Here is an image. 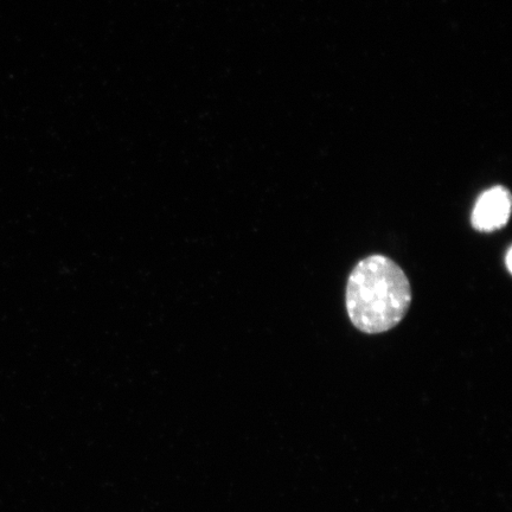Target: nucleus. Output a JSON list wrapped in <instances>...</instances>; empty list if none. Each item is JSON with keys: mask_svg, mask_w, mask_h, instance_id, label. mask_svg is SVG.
Segmentation results:
<instances>
[{"mask_svg": "<svg viewBox=\"0 0 512 512\" xmlns=\"http://www.w3.org/2000/svg\"><path fill=\"white\" fill-rule=\"evenodd\" d=\"M412 303L411 284L392 259L371 255L358 262L347 286L351 323L364 334H382L406 317Z\"/></svg>", "mask_w": 512, "mask_h": 512, "instance_id": "1", "label": "nucleus"}, {"mask_svg": "<svg viewBox=\"0 0 512 512\" xmlns=\"http://www.w3.org/2000/svg\"><path fill=\"white\" fill-rule=\"evenodd\" d=\"M511 252H512V249L511 247L508 249V252H507V258H505V262H507V268H508V271L511 273V258H512V255H511Z\"/></svg>", "mask_w": 512, "mask_h": 512, "instance_id": "3", "label": "nucleus"}, {"mask_svg": "<svg viewBox=\"0 0 512 512\" xmlns=\"http://www.w3.org/2000/svg\"><path fill=\"white\" fill-rule=\"evenodd\" d=\"M511 214V194L502 185L483 192L473 208L472 227L480 233H492L507 226Z\"/></svg>", "mask_w": 512, "mask_h": 512, "instance_id": "2", "label": "nucleus"}]
</instances>
